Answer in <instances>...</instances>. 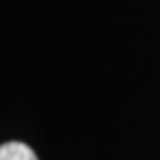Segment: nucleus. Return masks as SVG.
Returning <instances> with one entry per match:
<instances>
[{"mask_svg":"<svg viewBox=\"0 0 160 160\" xmlns=\"http://www.w3.org/2000/svg\"><path fill=\"white\" fill-rule=\"evenodd\" d=\"M0 160H38V157L30 146L18 142V141H11V142L2 144Z\"/></svg>","mask_w":160,"mask_h":160,"instance_id":"nucleus-1","label":"nucleus"}]
</instances>
